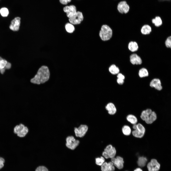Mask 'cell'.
<instances>
[{
	"mask_svg": "<svg viewBox=\"0 0 171 171\" xmlns=\"http://www.w3.org/2000/svg\"><path fill=\"white\" fill-rule=\"evenodd\" d=\"M50 76L49 71L47 66H43L39 68L36 74L31 79V82L39 85L45 83L49 80Z\"/></svg>",
	"mask_w": 171,
	"mask_h": 171,
	"instance_id": "6da1fadb",
	"label": "cell"
},
{
	"mask_svg": "<svg viewBox=\"0 0 171 171\" xmlns=\"http://www.w3.org/2000/svg\"><path fill=\"white\" fill-rule=\"evenodd\" d=\"M112 30L109 26L104 24L102 26L99 35L102 40L106 41L109 40L112 37Z\"/></svg>",
	"mask_w": 171,
	"mask_h": 171,
	"instance_id": "7a4b0ae2",
	"label": "cell"
},
{
	"mask_svg": "<svg viewBox=\"0 0 171 171\" xmlns=\"http://www.w3.org/2000/svg\"><path fill=\"white\" fill-rule=\"evenodd\" d=\"M79 143V140L76 139L73 136H68L65 138V146L71 150H74L78 146Z\"/></svg>",
	"mask_w": 171,
	"mask_h": 171,
	"instance_id": "3957f363",
	"label": "cell"
},
{
	"mask_svg": "<svg viewBox=\"0 0 171 171\" xmlns=\"http://www.w3.org/2000/svg\"><path fill=\"white\" fill-rule=\"evenodd\" d=\"M116 154L115 148L111 144L106 147L102 153L103 157L106 159L112 158L115 157Z\"/></svg>",
	"mask_w": 171,
	"mask_h": 171,
	"instance_id": "277c9868",
	"label": "cell"
},
{
	"mask_svg": "<svg viewBox=\"0 0 171 171\" xmlns=\"http://www.w3.org/2000/svg\"><path fill=\"white\" fill-rule=\"evenodd\" d=\"M84 19L82 13L79 11H76L74 15L69 18L70 23L74 25L80 24L83 21Z\"/></svg>",
	"mask_w": 171,
	"mask_h": 171,
	"instance_id": "5b68a950",
	"label": "cell"
},
{
	"mask_svg": "<svg viewBox=\"0 0 171 171\" xmlns=\"http://www.w3.org/2000/svg\"><path fill=\"white\" fill-rule=\"evenodd\" d=\"M88 129L87 126L85 124H81L78 128H74V132L77 137L82 138L86 134Z\"/></svg>",
	"mask_w": 171,
	"mask_h": 171,
	"instance_id": "8992f818",
	"label": "cell"
},
{
	"mask_svg": "<svg viewBox=\"0 0 171 171\" xmlns=\"http://www.w3.org/2000/svg\"><path fill=\"white\" fill-rule=\"evenodd\" d=\"M147 166L148 171H158L160 165L157 160L153 159L147 164Z\"/></svg>",
	"mask_w": 171,
	"mask_h": 171,
	"instance_id": "52a82bcc",
	"label": "cell"
},
{
	"mask_svg": "<svg viewBox=\"0 0 171 171\" xmlns=\"http://www.w3.org/2000/svg\"><path fill=\"white\" fill-rule=\"evenodd\" d=\"M111 162L114 165L119 169H121L124 167V161L123 159L119 156H117L111 158Z\"/></svg>",
	"mask_w": 171,
	"mask_h": 171,
	"instance_id": "ba28073f",
	"label": "cell"
},
{
	"mask_svg": "<svg viewBox=\"0 0 171 171\" xmlns=\"http://www.w3.org/2000/svg\"><path fill=\"white\" fill-rule=\"evenodd\" d=\"M117 8L120 13L126 14L129 11V7L126 1H123L119 3L118 5Z\"/></svg>",
	"mask_w": 171,
	"mask_h": 171,
	"instance_id": "9c48e42d",
	"label": "cell"
},
{
	"mask_svg": "<svg viewBox=\"0 0 171 171\" xmlns=\"http://www.w3.org/2000/svg\"><path fill=\"white\" fill-rule=\"evenodd\" d=\"M63 10L69 18L74 15L77 11L76 6L73 5L65 6L63 8Z\"/></svg>",
	"mask_w": 171,
	"mask_h": 171,
	"instance_id": "30bf717a",
	"label": "cell"
},
{
	"mask_svg": "<svg viewBox=\"0 0 171 171\" xmlns=\"http://www.w3.org/2000/svg\"><path fill=\"white\" fill-rule=\"evenodd\" d=\"M20 23V18L19 17L15 18L12 20L10 26V28L14 31H18Z\"/></svg>",
	"mask_w": 171,
	"mask_h": 171,
	"instance_id": "8fae6325",
	"label": "cell"
},
{
	"mask_svg": "<svg viewBox=\"0 0 171 171\" xmlns=\"http://www.w3.org/2000/svg\"><path fill=\"white\" fill-rule=\"evenodd\" d=\"M101 168L102 171H114L115 169L114 166L111 162H104L101 166Z\"/></svg>",
	"mask_w": 171,
	"mask_h": 171,
	"instance_id": "7c38bea8",
	"label": "cell"
},
{
	"mask_svg": "<svg viewBox=\"0 0 171 171\" xmlns=\"http://www.w3.org/2000/svg\"><path fill=\"white\" fill-rule=\"evenodd\" d=\"M130 58L131 62L133 65H140L142 63L141 58L137 54L134 53L131 54Z\"/></svg>",
	"mask_w": 171,
	"mask_h": 171,
	"instance_id": "4fadbf2b",
	"label": "cell"
},
{
	"mask_svg": "<svg viewBox=\"0 0 171 171\" xmlns=\"http://www.w3.org/2000/svg\"><path fill=\"white\" fill-rule=\"evenodd\" d=\"M150 86L158 90H161L162 88L161 81L158 79L155 78L152 80L150 83Z\"/></svg>",
	"mask_w": 171,
	"mask_h": 171,
	"instance_id": "5bb4252c",
	"label": "cell"
},
{
	"mask_svg": "<svg viewBox=\"0 0 171 171\" xmlns=\"http://www.w3.org/2000/svg\"><path fill=\"white\" fill-rule=\"evenodd\" d=\"M105 109L108 111V113L110 115H114L116 112L117 110L115 106L111 103H108L106 106Z\"/></svg>",
	"mask_w": 171,
	"mask_h": 171,
	"instance_id": "9a60e30c",
	"label": "cell"
},
{
	"mask_svg": "<svg viewBox=\"0 0 171 171\" xmlns=\"http://www.w3.org/2000/svg\"><path fill=\"white\" fill-rule=\"evenodd\" d=\"M157 118V115L155 112L152 111L147 119L145 122L147 124H152L156 120Z\"/></svg>",
	"mask_w": 171,
	"mask_h": 171,
	"instance_id": "2e32d148",
	"label": "cell"
},
{
	"mask_svg": "<svg viewBox=\"0 0 171 171\" xmlns=\"http://www.w3.org/2000/svg\"><path fill=\"white\" fill-rule=\"evenodd\" d=\"M152 112V110L150 109H148L143 110L142 112L140 115L141 119L145 121L147 119Z\"/></svg>",
	"mask_w": 171,
	"mask_h": 171,
	"instance_id": "e0dca14e",
	"label": "cell"
},
{
	"mask_svg": "<svg viewBox=\"0 0 171 171\" xmlns=\"http://www.w3.org/2000/svg\"><path fill=\"white\" fill-rule=\"evenodd\" d=\"M128 48L131 52H134L137 51L138 48L137 43L135 41H131L128 43Z\"/></svg>",
	"mask_w": 171,
	"mask_h": 171,
	"instance_id": "ac0fdd59",
	"label": "cell"
},
{
	"mask_svg": "<svg viewBox=\"0 0 171 171\" xmlns=\"http://www.w3.org/2000/svg\"><path fill=\"white\" fill-rule=\"evenodd\" d=\"M151 31V28L149 25L147 24L143 26L141 29V33L144 35L149 34Z\"/></svg>",
	"mask_w": 171,
	"mask_h": 171,
	"instance_id": "d6986e66",
	"label": "cell"
},
{
	"mask_svg": "<svg viewBox=\"0 0 171 171\" xmlns=\"http://www.w3.org/2000/svg\"><path fill=\"white\" fill-rule=\"evenodd\" d=\"M147 161V159L146 157L143 156L140 157L138 158L137 164L139 166L143 167L146 165Z\"/></svg>",
	"mask_w": 171,
	"mask_h": 171,
	"instance_id": "ffe728a7",
	"label": "cell"
},
{
	"mask_svg": "<svg viewBox=\"0 0 171 171\" xmlns=\"http://www.w3.org/2000/svg\"><path fill=\"white\" fill-rule=\"evenodd\" d=\"M126 119L128 121L133 125L137 124L138 122L137 118L133 114H130L128 115L126 117Z\"/></svg>",
	"mask_w": 171,
	"mask_h": 171,
	"instance_id": "44dd1931",
	"label": "cell"
},
{
	"mask_svg": "<svg viewBox=\"0 0 171 171\" xmlns=\"http://www.w3.org/2000/svg\"><path fill=\"white\" fill-rule=\"evenodd\" d=\"M133 125V128L134 130L137 129L141 132L145 133V128L141 124L138 123Z\"/></svg>",
	"mask_w": 171,
	"mask_h": 171,
	"instance_id": "7402d4cb",
	"label": "cell"
},
{
	"mask_svg": "<svg viewBox=\"0 0 171 171\" xmlns=\"http://www.w3.org/2000/svg\"><path fill=\"white\" fill-rule=\"evenodd\" d=\"M109 72L113 75L118 74L119 72V68L114 64L111 65L109 67Z\"/></svg>",
	"mask_w": 171,
	"mask_h": 171,
	"instance_id": "603a6c76",
	"label": "cell"
},
{
	"mask_svg": "<svg viewBox=\"0 0 171 171\" xmlns=\"http://www.w3.org/2000/svg\"><path fill=\"white\" fill-rule=\"evenodd\" d=\"M123 133L126 136L130 135L131 133V130L130 127L127 125H124L122 128Z\"/></svg>",
	"mask_w": 171,
	"mask_h": 171,
	"instance_id": "cb8c5ba5",
	"label": "cell"
},
{
	"mask_svg": "<svg viewBox=\"0 0 171 171\" xmlns=\"http://www.w3.org/2000/svg\"><path fill=\"white\" fill-rule=\"evenodd\" d=\"M152 22L155 26L157 27L160 26L162 24L161 18L158 16H156L155 18L153 19L152 20Z\"/></svg>",
	"mask_w": 171,
	"mask_h": 171,
	"instance_id": "d4e9b609",
	"label": "cell"
},
{
	"mask_svg": "<svg viewBox=\"0 0 171 171\" xmlns=\"http://www.w3.org/2000/svg\"><path fill=\"white\" fill-rule=\"evenodd\" d=\"M65 28L67 32L70 33L73 32L75 30L73 25L70 23H67L66 24Z\"/></svg>",
	"mask_w": 171,
	"mask_h": 171,
	"instance_id": "484cf974",
	"label": "cell"
},
{
	"mask_svg": "<svg viewBox=\"0 0 171 171\" xmlns=\"http://www.w3.org/2000/svg\"><path fill=\"white\" fill-rule=\"evenodd\" d=\"M25 127V126L22 124L16 125L14 128V133L17 134L21 131Z\"/></svg>",
	"mask_w": 171,
	"mask_h": 171,
	"instance_id": "4316f807",
	"label": "cell"
},
{
	"mask_svg": "<svg viewBox=\"0 0 171 171\" xmlns=\"http://www.w3.org/2000/svg\"><path fill=\"white\" fill-rule=\"evenodd\" d=\"M139 75L141 78L148 76V73L147 70L145 68H142L139 70Z\"/></svg>",
	"mask_w": 171,
	"mask_h": 171,
	"instance_id": "83f0119b",
	"label": "cell"
},
{
	"mask_svg": "<svg viewBox=\"0 0 171 171\" xmlns=\"http://www.w3.org/2000/svg\"><path fill=\"white\" fill-rule=\"evenodd\" d=\"M132 133L133 136L137 138H141L143 137L145 134L142 133L137 129H135L132 132Z\"/></svg>",
	"mask_w": 171,
	"mask_h": 171,
	"instance_id": "f1b7e54d",
	"label": "cell"
},
{
	"mask_svg": "<svg viewBox=\"0 0 171 171\" xmlns=\"http://www.w3.org/2000/svg\"><path fill=\"white\" fill-rule=\"evenodd\" d=\"M28 128L25 126L24 128L17 135L19 137L23 138L25 137L27 135L28 132Z\"/></svg>",
	"mask_w": 171,
	"mask_h": 171,
	"instance_id": "f546056e",
	"label": "cell"
},
{
	"mask_svg": "<svg viewBox=\"0 0 171 171\" xmlns=\"http://www.w3.org/2000/svg\"><path fill=\"white\" fill-rule=\"evenodd\" d=\"M0 13L2 16L6 17L9 14V11L8 9L7 8L3 7L0 9Z\"/></svg>",
	"mask_w": 171,
	"mask_h": 171,
	"instance_id": "4dcf8cb0",
	"label": "cell"
},
{
	"mask_svg": "<svg viewBox=\"0 0 171 171\" xmlns=\"http://www.w3.org/2000/svg\"><path fill=\"white\" fill-rule=\"evenodd\" d=\"M105 159L103 157H97L95 159V163L97 165L101 166L104 162Z\"/></svg>",
	"mask_w": 171,
	"mask_h": 171,
	"instance_id": "1f68e13d",
	"label": "cell"
},
{
	"mask_svg": "<svg viewBox=\"0 0 171 171\" xmlns=\"http://www.w3.org/2000/svg\"><path fill=\"white\" fill-rule=\"evenodd\" d=\"M166 46L168 48L171 47V37H168L166 39L165 42Z\"/></svg>",
	"mask_w": 171,
	"mask_h": 171,
	"instance_id": "d6a6232c",
	"label": "cell"
},
{
	"mask_svg": "<svg viewBox=\"0 0 171 171\" xmlns=\"http://www.w3.org/2000/svg\"><path fill=\"white\" fill-rule=\"evenodd\" d=\"M35 171H49L48 169L44 166H39L36 169Z\"/></svg>",
	"mask_w": 171,
	"mask_h": 171,
	"instance_id": "836d02e7",
	"label": "cell"
},
{
	"mask_svg": "<svg viewBox=\"0 0 171 171\" xmlns=\"http://www.w3.org/2000/svg\"><path fill=\"white\" fill-rule=\"evenodd\" d=\"M71 0H59L60 3L62 4L66 5L68 3L70 2Z\"/></svg>",
	"mask_w": 171,
	"mask_h": 171,
	"instance_id": "e575fe53",
	"label": "cell"
},
{
	"mask_svg": "<svg viewBox=\"0 0 171 171\" xmlns=\"http://www.w3.org/2000/svg\"><path fill=\"white\" fill-rule=\"evenodd\" d=\"M117 77L118 78L123 80H124L125 78L124 76L121 73H119L117 74Z\"/></svg>",
	"mask_w": 171,
	"mask_h": 171,
	"instance_id": "d590c367",
	"label": "cell"
},
{
	"mask_svg": "<svg viewBox=\"0 0 171 171\" xmlns=\"http://www.w3.org/2000/svg\"><path fill=\"white\" fill-rule=\"evenodd\" d=\"M11 67V64L8 62H7L5 67V69H9Z\"/></svg>",
	"mask_w": 171,
	"mask_h": 171,
	"instance_id": "8d00e7d4",
	"label": "cell"
},
{
	"mask_svg": "<svg viewBox=\"0 0 171 171\" xmlns=\"http://www.w3.org/2000/svg\"><path fill=\"white\" fill-rule=\"evenodd\" d=\"M117 82L119 84L121 85L124 83V80L118 78Z\"/></svg>",
	"mask_w": 171,
	"mask_h": 171,
	"instance_id": "74e56055",
	"label": "cell"
},
{
	"mask_svg": "<svg viewBox=\"0 0 171 171\" xmlns=\"http://www.w3.org/2000/svg\"><path fill=\"white\" fill-rule=\"evenodd\" d=\"M134 171H143L140 168H138L136 169Z\"/></svg>",
	"mask_w": 171,
	"mask_h": 171,
	"instance_id": "f35d334b",
	"label": "cell"
},
{
	"mask_svg": "<svg viewBox=\"0 0 171 171\" xmlns=\"http://www.w3.org/2000/svg\"><path fill=\"white\" fill-rule=\"evenodd\" d=\"M5 68L1 69L0 70V72L2 74H3L5 72Z\"/></svg>",
	"mask_w": 171,
	"mask_h": 171,
	"instance_id": "ab89813d",
	"label": "cell"
},
{
	"mask_svg": "<svg viewBox=\"0 0 171 171\" xmlns=\"http://www.w3.org/2000/svg\"><path fill=\"white\" fill-rule=\"evenodd\" d=\"M4 166V163H0V170Z\"/></svg>",
	"mask_w": 171,
	"mask_h": 171,
	"instance_id": "60d3db41",
	"label": "cell"
}]
</instances>
